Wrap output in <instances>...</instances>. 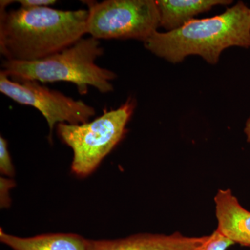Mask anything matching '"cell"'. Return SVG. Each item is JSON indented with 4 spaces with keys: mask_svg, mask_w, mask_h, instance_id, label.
Here are the masks:
<instances>
[{
    "mask_svg": "<svg viewBox=\"0 0 250 250\" xmlns=\"http://www.w3.org/2000/svg\"><path fill=\"white\" fill-rule=\"evenodd\" d=\"M88 18V9L0 7V53L15 62L45 59L83 39Z\"/></svg>",
    "mask_w": 250,
    "mask_h": 250,
    "instance_id": "obj_1",
    "label": "cell"
},
{
    "mask_svg": "<svg viewBox=\"0 0 250 250\" xmlns=\"http://www.w3.org/2000/svg\"><path fill=\"white\" fill-rule=\"evenodd\" d=\"M144 45L156 57L173 64L195 55L216 65L226 49L250 48V8L238 1L213 17L194 18L173 31H156Z\"/></svg>",
    "mask_w": 250,
    "mask_h": 250,
    "instance_id": "obj_2",
    "label": "cell"
},
{
    "mask_svg": "<svg viewBox=\"0 0 250 250\" xmlns=\"http://www.w3.org/2000/svg\"><path fill=\"white\" fill-rule=\"evenodd\" d=\"M104 54L99 40L82 39L62 52L34 62L5 60L1 72L14 80H29L42 83L70 82L79 93L85 95L93 86L102 93L113 91L114 72L98 66L95 61Z\"/></svg>",
    "mask_w": 250,
    "mask_h": 250,
    "instance_id": "obj_3",
    "label": "cell"
},
{
    "mask_svg": "<svg viewBox=\"0 0 250 250\" xmlns=\"http://www.w3.org/2000/svg\"><path fill=\"white\" fill-rule=\"evenodd\" d=\"M136 100L129 98L116 109L104 110L101 116L80 125L60 123L57 134L73 151L71 170L85 177L98 168L103 159L125 137L135 108Z\"/></svg>",
    "mask_w": 250,
    "mask_h": 250,
    "instance_id": "obj_4",
    "label": "cell"
},
{
    "mask_svg": "<svg viewBox=\"0 0 250 250\" xmlns=\"http://www.w3.org/2000/svg\"><path fill=\"white\" fill-rule=\"evenodd\" d=\"M87 34L100 39H134L146 42L159 27L154 0L86 1Z\"/></svg>",
    "mask_w": 250,
    "mask_h": 250,
    "instance_id": "obj_5",
    "label": "cell"
},
{
    "mask_svg": "<svg viewBox=\"0 0 250 250\" xmlns=\"http://www.w3.org/2000/svg\"><path fill=\"white\" fill-rule=\"evenodd\" d=\"M0 92L20 104L39 110L45 118L50 133L57 124H83L95 114V108L82 100L49 89L35 81L11 80L1 71Z\"/></svg>",
    "mask_w": 250,
    "mask_h": 250,
    "instance_id": "obj_6",
    "label": "cell"
},
{
    "mask_svg": "<svg viewBox=\"0 0 250 250\" xmlns=\"http://www.w3.org/2000/svg\"><path fill=\"white\" fill-rule=\"evenodd\" d=\"M208 237L140 233L121 239L90 240L89 250H201Z\"/></svg>",
    "mask_w": 250,
    "mask_h": 250,
    "instance_id": "obj_7",
    "label": "cell"
},
{
    "mask_svg": "<svg viewBox=\"0 0 250 250\" xmlns=\"http://www.w3.org/2000/svg\"><path fill=\"white\" fill-rule=\"evenodd\" d=\"M217 230L233 243L250 247V212L242 207L230 189L214 197Z\"/></svg>",
    "mask_w": 250,
    "mask_h": 250,
    "instance_id": "obj_8",
    "label": "cell"
},
{
    "mask_svg": "<svg viewBox=\"0 0 250 250\" xmlns=\"http://www.w3.org/2000/svg\"><path fill=\"white\" fill-rule=\"evenodd\" d=\"M159 27L166 31L182 27L195 16L217 6L232 4L231 0H157Z\"/></svg>",
    "mask_w": 250,
    "mask_h": 250,
    "instance_id": "obj_9",
    "label": "cell"
},
{
    "mask_svg": "<svg viewBox=\"0 0 250 250\" xmlns=\"http://www.w3.org/2000/svg\"><path fill=\"white\" fill-rule=\"evenodd\" d=\"M0 241L13 250H89L90 240L75 233H46L22 238L0 229Z\"/></svg>",
    "mask_w": 250,
    "mask_h": 250,
    "instance_id": "obj_10",
    "label": "cell"
},
{
    "mask_svg": "<svg viewBox=\"0 0 250 250\" xmlns=\"http://www.w3.org/2000/svg\"><path fill=\"white\" fill-rule=\"evenodd\" d=\"M0 172L8 177H13L15 174L7 141L1 136L0 137Z\"/></svg>",
    "mask_w": 250,
    "mask_h": 250,
    "instance_id": "obj_11",
    "label": "cell"
},
{
    "mask_svg": "<svg viewBox=\"0 0 250 250\" xmlns=\"http://www.w3.org/2000/svg\"><path fill=\"white\" fill-rule=\"evenodd\" d=\"M234 243L216 229L208 236L201 250H227Z\"/></svg>",
    "mask_w": 250,
    "mask_h": 250,
    "instance_id": "obj_12",
    "label": "cell"
},
{
    "mask_svg": "<svg viewBox=\"0 0 250 250\" xmlns=\"http://www.w3.org/2000/svg\"><path fill=\"white\" fill-rule=\"evenodd\" d=\"M15 186V182L11 179L1 177L0 178V205L1 208H8L9 207V190Z\"/></svg>",
    "mask_w": 250,
    "mask_h": 250,
    "instance_id": "obj_13",
    "label": "cell"
},
{
    "mask_svg": "<svg viewBox=\"0 0 250 250\" xmlns=\"http://www.w3.org/2000/svg\"><path fill=\"white\" fill-rule=\"evenodd\" d=\"M15 2L19 3L21 7L36 8L42 7V6H49L55 4L57 1L55 0H18Z\"/></svg>",
    "mask_w": 250,
    "mask_h": 250,
    "instance_id": "obj_14",
    "label": "cell"
},
{
    "mask_svg": "<svg viewBox=\"0 0 250 250\" xmlns=\"http://www.w3.org/2000/svg\"><path fill=\"white\" fill-rule=\"evenodd\" d=\"M244 133L246 136L247 141L250 143V116L245 125Z\"/></svg>",
    "mask_w": 250,
    "mask_h": 250,
    "instance_id": "obj_15",
    "label": "cell"
}]
</instances>
